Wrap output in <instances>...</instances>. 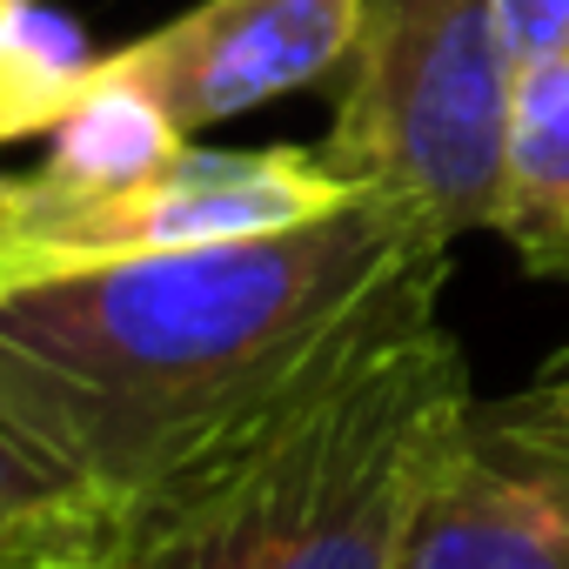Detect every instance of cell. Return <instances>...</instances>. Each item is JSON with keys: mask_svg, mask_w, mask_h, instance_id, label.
<instances>
[{"mask_svg": "<svg viewBox=\"0 0 569 569\" xmlns=\"http://www.w3.org/2000/svg\"><path fill=\"white\" fill-rule=\"evenodd\" d=\"M469 409L462 342L422 302L141 496L101 569H396L409 502Z\"/></svg>", "mask_w": 569, "mask_h": 569, "instance_id": "cell-2", "label": "cell"}, {"mask_svg": "<svg viewBox=\"0 0 569 569\" xmlns=\"http://www.w3.org/2000/svg\"><path fill=\"white\" fill-rule=\"evenodd\" d=\"M369 201L322 148H174L141 168L0 174V296L28 281L302 228Z\"/></svg>", "mask_w": 569, "mask_h": 569, "instance_id": "cell-4", "label": "cell"}, {"mask_svg": "<svg viewBox=\"0 0 569 569\" xmlns=\"http://www.w3.org/2000/svg\"><path fill=\"white\" fill-rule=\"evenodd\" d=\"M356 14L362 0H201L134 48L94 54V81L141 94L168 128L194 134L336 74Z\"/></svg>", "mask_w": 569, "mask_h": 569, "instance_id": "cell-5", "label": "cell"}, {"mask_svg": "<svg viewBox=\"0 0 569 569\" xmlns=\"http://www.w3.org/2000/svg\"><path fill=\"white\" fill-rule=\"evenodd\" d=\"M476 422L509 436V442H529L542 456H562L569 462V342L502 402H476Z\"/></svg>", "mask_w": 569, "mask_h": 569, "instance_id": "cell-10", "label": "cell"}, {"mask_svg": "<svg viewBox=\"0 0 569 569\" xmlns=\"http://www.w3.org/2000/svg\"><path fill=\"white\" fill-rule=\"evenodd\" d=\"M94 54L34 0H0V141L28 128H61L88 88Z\"/></svg>", "mask_w": 569, "mask_h": 569, "instance_id": "cell-9", "label": "cell"}, {"mask_svg": "<svg viewBox=\"0 0 569 569\" xmlns=\"http://www.w3.org/2000/svg\"><path fill=\"white\" fill-rule=\"evenodd\" d=\"M322 161L436 241L489 228L516 48L496 0H362Z\"/></svg>", "mask_w": 569, "mask_h": 569, "instance_id": "cell-3", "label": "cell"}, {"mask_svg": "<svg viewBox=\"0 0 569 569\" xmlns=\"http://www.w3.org/2000/svg\"><path fill=\"white\" fill-rule=\"evenodd\" d=\"M489 228L542 281H569V34L516 61Z\"/></svg>", "mask_w": 569, "mask_h": 569, "instance_id": "cell-7", "label": "cell"}, {"mask_svg": "<svg viewBox=\"0 0 569 569\" xmlns=\"http://www.w3.org/2000/svg\"><path fill=\"white\" fill-rule=\"evenodd\" d=\"M121 509L0 422V569H101Z\"/></svg>", "mask_w": 569, "mask_h": 569, "instance_id": "cell-8", "label": "cell"}, {"mask_svg": "<svg viewBox=\"0 0 569 569\" xmlns=\"http://www.w3.org/2000/svg\"><path fill=\"white\" fill-rule=\"evenodd\" d=\"M442 281L449 241L389 201L28 281L0 296V422L128 516Z\"/></svg>", "mask_w": 569, "mask_h": 569, "instance_id": "cell-1", "label": "cell"}, {"mask_svg": "<svg viewBox=\"0 0 569 569\" xmlns=\"http://www.w3.org/2000/svg\"><path fill=\"white\" fill-rule=\"evenodd\" d=\"M396 569H569V462L469 409L409 502Z\"/></svg>", "mask_w": 569, "mask_h": 569, "instance_id": "cell-6", "label": "cell"}, {"mask_svg": "<svg viewBox=\"0 0 569 569\" xmlns=\"http://www.w3.org/2000/svg\"><path fill=\"white\" fill-rule=\"evenodd\" d=\"M496 14H502V34H509L516 61L569 34V0H496Z\"/></svg>", "mask_w": 569, "mask_h": 569, "instance_id": "cell-11", "label": "cell"}]
</instances>
